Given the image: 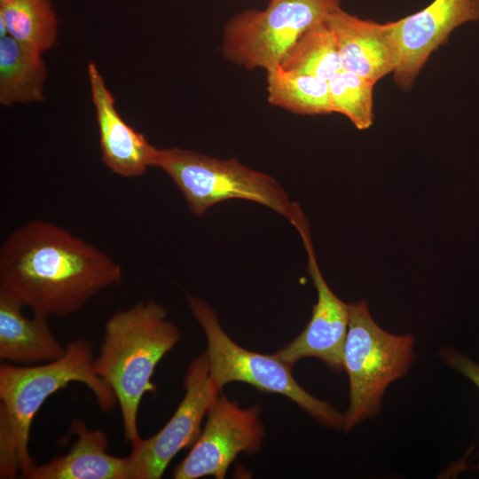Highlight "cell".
Here are the masks:
<instances>
[{"label": "cell", "mask_w": 479, "mask_h": 479, "mask_svg": "<svg viewBox=\"0 0 479 479\" xmlns=\"http://www.w3.org/2000/svg\"><path fill=\"white\" fill-rule=\"evenodd\" d=\"M122 274L107 253L44 220L18 226L0 248V294L49 317L78 312Z\"/></svg>", "instance_id": "1"}, {"label": "cell", "mask_w": 479, "mask_h": 479, "mask_svg": "<svg viewBox=\"0 0 479 479\" xmlns=\"http://www.w3.org/2000/svg\"><path fill=\"white\" fill-rule=\"evenodd\" d=\"M93 360L91 342L80 338L69 342L57 360L0 365V478H27L35 466L28 452L33 420L46 399L69 383L84 384L102 411L115 406V396L94 372Z\"/></svg>", "instance_id": "2"}, {"label": "cell", "mask_w": 479, "mask_h": 479, "mask_svg": "<svg viewBox=\"0 0 479 479\" xmlns=\"http://www.w3.org/2000/svg\"><path fill=\"white\" fill-rule=\"evenodd\" d=\"M180 338L165 309L153 300L116 311L105 325L93 369L115 396L131 446L142 439L137 414L144 395L156 389L151 381L156 365Z\"/></svg>", "instance_id": "3"}, {"label": "cell", "mask_w": 479, "mask_h": 479, "mask_svg": "<svg viewBox=\"0 0 479 479\" xmlns=\"http://www.w3.org/2000/svg\"><path fill=\"white\" fill-rule=\"evenodd\" d=\"M413 345L412 334L397 335L382 329L371 316L366 301L349 304L343 350V369L349 381L345 431L381 411L388 387L404 377L414 362Z\"/></svg>", "instance_id": "4"}, {"label": "cell", "mask_w": 479, "mask_h": 479, "mask_svg": "<svg viewBox=\"0 0 479 479\" xmlns=\"http://www.w3.org/2000/svg\"><path fill=\"white\" fill-rule=\"evenodd\" d=\"M153 167L172 179L196 216L204 215L221 201L241 199L263 205L287 218L294 204L272 177L236 159L221 160L179 147L158 148Z\"/></svg>", "instance_id": "5"}, {"label": "cell", "mask_w": 479, "mask_h": 479, "mask_svg": "<svg viewBox=\"0 0 479 479\" xmlns=\"http://www.w3.org/2000/svg\"><path fill=\"white\" fill-rule=\"evenodd\" d=\"M187 299L207 338L209 377L220 390L231 382L247 383L260 391L288 397L326 426L344 427V415L298 384L292 374L293 365L275 354L256 353L238 345L223 330L216 313L206 302L191 295Z\"/></svg>", "instance_id": "6"}, {"label": "cell", "mask_w": 479, "mask_h": 479, "mask_svg": "<svg viewBox=\"0 0 479 479\" xmlns=\"http://www.w3.org/2000/svg\"><path fill=\"white\" fill-rule=\"evenodd\" d=\"M342 0H271L264 9H249L224 25L222 52L246 69L279 67L298 40L341 7Z\"/></svg>", "instance_id": "7"}, {"label": "cell", "mask_w": 479, "mask_h": 479, "mask_svg": "<svg viewBox=\"0 0 479 479\" xmlns=\"http://www.w3.org/2000/svg\"><path fill=\"white\" fill-rule=\"evenodd\" d=\"M184 387L185 394L166 425L131 446L126 479L161 478L177 452L199 437L201 422L220 392L209 377L206 352L191 362Z\"/></svg>", "instance_id": "8"}, {"label": "cell", "mask_w": 479, "mask_h": 479, "mask_svg": "<svg viewBox=\"0 0 479 479\" xmlns=\"http://www.w3.org/2000/svg\"><path fill=\"white\" fill-rule=\"evenodd\" d=\"M261 409H242L222 395L208 412L202 432L188 455L177 466L175 479H197L212 475L225 477L230 465L240 453H255L262 444L263 428Z\"/></svg>", "instance_id": "9"}, {"label": "cell", "mask_w": 479, "mask_h": 479, "mask_svg": "<svg viewBox=\"0 0 479 479\" xmlns=\"http://www.w3.org/2000/svg\"><path fill=\"white\" fill-rule=\"evenodd\" d=\"M298 231L308 256V272L318 294L310 321L292 342L275 355L294 365L305 357L322 360L330 369L343 371V350L349 319V304L342 302L329 287L319 269L308 220L296 203L288 217Z\"/></svg>", "instance_id": "10"}, {"label": "cell", "mask_w": 479, "mask_h": 479, "mask_svg": "<svg viewBox=\"0 0 479 479\" xmlns=\"http://www.w3.org/2000/svg\"><path fill=\"white\" fill-rule=\"evenodd\" d=\"M479 20V0H434L424 9L392 21L398 46L394 75L402 90L412 89L430 55L458 27Z\"/></svg>", "instance_id": "11"}, {"label": "cell", "mask_w": 479, "mask_h": 479, "mask_svg": "<svg viewBox=\"0 0 479 479\" xmlns=\"http://www.w3.org/2000/svg\"><path fill=\"white\" fill-rule=\"evenodd\" d=\"M88 77L98 128L101 160L114 174L126 178L144 175L153 167L157 149L130 126L115 108V100L94 63Z\"/></svg>", "instance_id": "12"}, {"label": "cell", "mask_w": 479, "mask_h": 479, "mask_svg": "<svg viewBox=\"0 0 479 479\" xmlns=\"http://www.w3.org/2000/svg\"><path fill=\"white\" fill-rule=\"evenodd\" d=\"M326 23L336 36L343 70L374 84L395 71L399 53L392 21L364 20L340 7Z\"/></svg>", "instance_id": "13"}, {"label": "cell", "mask_w": 479, "mask_h": 479, "mask_svg": "<svg viewBox=\"0 0 479 479\" xmlns=\"http://www.w3.org/2000/svg\"><path fill=\"white\" fill-rule=\"evenodd\" d=\"M72 433L77 439L69 451L30 471L29 479H126L127 457L107 452L108 439L99 429H89L74 420Z\"/></svg>", "instance_id": "14"}, {"label": "cell", "mask_w": 479, "mask_h": 479, "mask_svg": "<svg viewBox=\"0 0 479 479\" xmlns=\"http://www.w3.org/2000/svg\"><path fill=\"white\" fill-rule=\"evenodd\" d=\"M23 307L0 294V359L4 363L20 365L51 362L66 352L53 334L49 316L34 313L27 318Z\"/></svg>", "instance_id": "15"}, {"label": "cell", "mask_w": 479, "mask_h": 479, "mask_svg": "<svg viewBox=\"0 0 479 479\" xmlns=\"http://www.w3.org/2000/svg\"><path fill=\"white\" fill-rule=\"evenodd\" d=\"M41 53L10 35L0 38V103L5 106L43 101L47 76Z\"/></svg>", "instance_id": "16"}, {"label": "cell", "mask_w": 479, "mask_h": 479, "mask_svg": "<svg viewBox=\"0 0 479 479\" xmlns=\"http://www.w3.org/2000/svg\"><path fill=\"white\" fill-rule=\"evenodd\" d=\"M271 105L301 115L333 113L327 80L280 67L266 71Z\"/></svg>", "instance_id": "17"}, {"label": "cell", "mask_w": 479, "mask_h": 479, "mask_svg": "<svg viewBox=\"0 0 479 479\" xmlns=\"http://www.w3.org/2000/svg\"><path fill=\"white\" fill-rule=\"evenodd\" d=\"M7 35L39 53L57 41L58 18L50 0H13L0 5Z\"/></svg>", "instance_id": "18"}, {"label": "cell", "mask_w": 479, "mask_h": 479, "mask_svg": "<svg viewBox=\"0 0 479 479\" xmlns=\"http://www.w3.org/2000/svg\"><path fill=\"white\" fill-rule=\"evenodd\" d=\"M279 67L327 81L342 70L336 36L326 20L307 31Z\"/></svg>", "instance_id": "19"}, {"label": "cell", "mask_w": 479, "mask_h": 479, "mask_svg": "<svg viewBox=\"0 0 479 479\" xmlns=\"http://www.w3.org/2000/svg\"><path fill=\"white\" fill-rule=\"evenodd\" d=\"M333 113L345 115L360 130L373 122V86L372 82L346 70L329 81Z\"/></svg>", "instance_id": "20"}, {"label": "cell", "mask_w": 479, "mask_h": 479, "mask_svg": "<svg viewBox=\"0 0 479 479\" xmlns=\"http://www.w3.org/2000/svg\"><path fill=\"white\" fill-rule=\"evenodd\" d=\"M439 356L452 369L469 379L479 389V364L456 349L445 347Z\"/></svg>", "instance_id": "21"}, {"label": "cell", "mask_w": 479, "mask_h": 479, "mask_svg": "<svg viewBox=\"0 0 479 479\" xmlns=\"http://www.w3.org/2000/svg\"><path fill=\"white\" fill-rule=\"evenodd\" d=\"M12 1H13V0H0V5L10 3Z\"/></svg>", "instance_id": "22"}]
</instances>
